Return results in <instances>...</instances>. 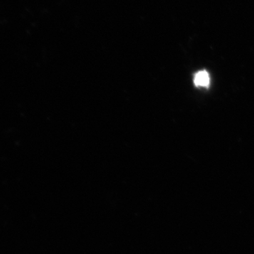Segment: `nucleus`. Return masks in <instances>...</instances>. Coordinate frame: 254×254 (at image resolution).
Segmentation results:
<instances>
[{
  "mask_svg": "<svg viewBox=\"0 0 254 254\" xmlns=\"http://www.w3.org/2000/svg\"><path fill=\"white\" fill-rule=\"evenodd\" d=\"M194 83L197 86L208 87L210 84L208 73L205 71H200L197 73L194 78Z\"/></svg>",
  "mask_w": 254,
  "mask_h": 254,
  "instance_id": "f257e3e1",
  "label": "nucleus"
}]
</instances>
